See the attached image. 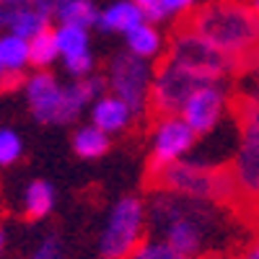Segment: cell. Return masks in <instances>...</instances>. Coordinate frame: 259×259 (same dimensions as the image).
<instances>
[{
    "label": "cell",
    "instance_id": "1",
    "mask_svg": "<svg viewBox=\"0 0 259 259\" xmlns=\"http://www.w3.org/2000/svg\"><path fill=\"white\" fill-rule=\"evenodd\" d=\"M187 29L231 55L239 68L259 65V13L241 0H210L189 16Z\"/></svg>",
    "mask_w": 259,
    "mask_h": 259
},
{
    "label": "cell",
    "instance_id": "2",
    "mask_svg": "<svg viewBox=\"0 0 259 259\" xmlns=\"http://www.w3.org/2000/svg\"><path fill=\"white\" fill-rule=\"evenodd\" d=\"M153 226L161 231V239L184 256H197L205 249V241L218 231L221 218L212 210V202L179 197L171 192H161L150 205H145Z\"/></svg>",
    "mask_w": 259,
    "mask_h": 259
},
{
    "label": "cell",
    "instance_id": "3",
    "mask_svg": "<svg viewBox=\"0 0 259 259\" xmlns=\"http://www.w3.org/2000/svg\"><path fill=\"white\" fill-rule=\"evenodd\" d=\"M148 179L161 192H171V194H179V197L202 200L212 205L239 207V192H236V184L228 168L182 158L177 163H168L153 171V174H148Z\"/></svg>",
    "mask_w": 259,
    "mask_h": 259
},
{
    "label": "cell",
    "instance_id": "4",
    "mask_svg": "<svg viewBox=\"0 0 259 259\" xmlns=\"http://www.w3.org/2000/svg\"><path fill=\"white\" fill-rule=\"evenodd\" d=\"M239 112L241 140L231 166V177L239 192V210H259V101L241 99L236 104Z\"/></svg>",
    "mask_w": 259,
    "mask_h": 259
},
{
    "label": "cell",
    "instance_id": "5",
    "mask_svg": "<svg viewBox=\"0 0 259 259\" xmlns=\"http://www.w3.org/2000/svg\"><path fill=\"white\" fill-rule=\"evenodd\" d=\"M148 221L145 202L135 194H124L109 210L106 226L99 236V251L106 259H124L140 241Z\"/></svg>",
    "mask_w": 259,
    "mask_h": 259
},
{
    "label": "cell",
    "instance_id": "6",
    "mask_svg": "<svg viewBox=\"0 0 259 259\" xmlns=\"http://www.w3.org/2000/svg\"><path fill=\"white\" fill-rule=\"evenodd\" d=\"M166 60H174V62L184 65L187 70L200 73L210 80H221L239 68V62L231 55H226L218 47H212L207 39H202L200 34H194L189 29H182L174 39H171Z\"/></svg>",
    "mask_w": 259,
    "mask_h": 259
},
{
    "label": "cell",
    "instance_id": "7",
    "mask_svg": "<svg viewBox=\"0 0 259 259\" xmlns=\"http://www.w3.org/2000/svg\"><path fill=\"white\" fill-rule=\"evenodd\" d=\"M150 83H153L150 60L135 57L133 52H122L109 62L106 85L117 99H122L130 106V112L135 117L143 114L150 104Z\"/></svg>",
    "mask_w": 259,
    "mask_h": 259
},
{
    "label": "cell",
    "instance_id": "8",
    "mask_svg": "<svg viewBox=\"0 0 259 259\" xmlns=\"http://www.w3.org/2000/svg\"><path fill=\"white\" fill-rule=\"evenodd\" d=\"M207 83H218L210 80L200 73L187 70L184 65L166 60L161 68L153 73V83H150V106L163 117V114H179V109L184 106V101Z\"/></svg>",
    "mask_w": 259,
    "mask_h": 259
},
{
    "label": "cell",
    "instance_id": "9",
    "mask_svg": "<svg viewBox=\"0 0 259 259\" xmlns=\"http://www.w3.org/2000/svg\"><path fill=\"white\" fill-rule=\"evenodd\" d=\"M194 140H197V135L192 133V127L179 117V114H163L153 130V140H150V168L148 174H153V171L168 166V163H177L182 161Z\"/></svg>",
    "mask_w": 259,
    "mask_h": 259
},
{
    "label": "cell",
    "instance_id": "10",
    "mask_svg": "<svg viewBox=\"0 0 259 259\" xmlns=\"http://www.w3.org/2000/svg\"><path fill=\"white\" fill-rule=\"evenodd\" d=\"M223 112H226V91L221 89V80H218V83L200 85L184 101V106L179 109V117L192 127L194 135H207L218 127Z\"/></svg>",
    "mask_w": 259,
    "mask_h": 259
},
{
    "label": "cell",
    "instance_id": "11",
    "mask_svg": "<svg viewBox=\"0 0 259 259\" xmlns=\"http://www.w3.org/2000/svg\"><path fill=\"white\" fill-rule=\"evenodd\" d=\"M26 101L31 114L41 124H57L60 117V101H62V85L55 80V75L39 70L26 80Z\"/></svg>",
    "mask_w": 259,
    "mask_h": 259
},
{
    "label": "cell",
    "instance_id": "12",
    "mask_svg": "<svg viewBox=\"0 0 259 259\" xmlns=\"http://www.w3.org/2000/svg\"><path fill=\"white\" fill-rule=\"evenodd\" d=\"M133 112H130V106L117 99L114 94H104L94 101L91 106V124H96L99 130H104L106 135H117L122 130L130 127L133 122Z\"/></svg>",
    "mask_w": 259,
    "mask_h": 259
},
{
    "label": "cell",
    "instance_id": "13",
    "mask_svg": "<svg viewBox=\"0 0 259 259\" xmlns=\"http://www.w3.org/2000/svg\"><path fill=\"white\" fill-rule=\"evenodd\" d=\"M145 16L143 8L135 0H117V3L106 6L104 11H99V21L96 26L104 31H114V34H127L130 29H135L138 24H143Z\"/></svg>",
    "mask_w": 259,
    "mask_h": 259
},
{
    "label": "cell",
    "instance_id": "14",
    "mask_svg": "<svg viewBox=\"0 0 259 259\" xmlns=\"http://www.w3.org/2000/svg\"><path fill=\"white\" fill-rule=\"evenodd\" d=\"M0 65H3V80H13L26 70L29 65V41L16 34H3L0 36Z\"/></svg>",
    "mask_w": 259,
    "mask_h": 259
},
{
    "label": "cell",
    "instance_id": "15",
    "mask_svg": "<svg viewBox=\"0 0 259 259\" xmlns=\"http://www.w3.org/2000/svg\"><path fill=\"white\" fill-rule=\"evenodd\" d=\"M124 39H127V52H133L135 57H143V60H153L163 50L161 31L153 24H148V21L138 24L135 29H130L124 34Z\"/></svg>",
    "mask_w": 259,
    "mask_h": 259
},
{
    "label": "cell",
    "instance_id": "16",
    "mask_svg": "<svg viewBox=\"0 0 259 259\" xmlns=\"http://www.w3.org/2000/svg\"><path fill=\"white\" fill-rule=\"evenodd\" d=\"M55 207V189L50 182L45 179H34L26 192H24V212H26V218L31 221H41V218H47V215L52 212Z\"/></svg>",
    "mask_w": 259,
    "mask_h": 259
},
{
    "label": "cell",
    "instance_id": "17",
    "mask_svg": "<svg viewBox=\"0 0 259 259\" xmlns=\"http://www.w3.org/2000/svg\"><path fill=\"white\" fill-rule=\"evenodd\" d=\"M73 150L80 158H99L109 150V135L104 130H99L96 124L78 127L73 138Z\"/></svg>",
    "mask_w": 259,
    "mask_h": 259
},
{
    "label": "cell",
    "instance_id": "18",
    "mask_svg": "<svg viewBox=\"0 0 259 259\" xmlns=\"http://www.w3.org/2000/svg\"><path fill=\"white\" fill-rule=\"evenodd\" d=\"M55 41H57V50H60L62 60L83 55V52H91L89 50V29H85V26L60 24L55 29Z\"/></svg>",
    "mask_w": 259,
    "mask_h": 259
},
{
    "label": "cell",
    "instance_id": "19",
    "mask_svg": "<svg viewBox=\"0 0 259 259\" xmlns=\"http://www.w3.org/2000/svg\"><path fill=\"white\" fill-rule=\"evenodd\" d=\"M60 24H75V26H94L99 21V8L94 6V0H65L60 11L55 13Z\"/></svg>",
    "mask_w": 259,
    "mask_h": 259
},
{
    "label": "cell",
    "instance_id": "20",
    "mask_svg": "<svg viewBox=\"0 0 259 259\" xmlns=\"http://www.w3.org/2000/svg\"><path fill=\"white\" fill-rule=\"evenodd\" d=\"M60 57V50H57V41H55V31L47 29L36 34L34 39H29V65H34V68H47V65H52L55 60Z\"/></svg>",
    "mask_w": 259,
    "mask_h": 259
},
{
    "label": "cell",
    "instance_id": "21",
    "mask_svg": "<svg viewBox=\"0 0 259 259\" xmlns=\"http://www.w3.org/2000/svg\"><path fill=\"white\" fill-rule=\"evenodd\" d=\"M50 29V18L45 16V13H39L34 6L31 8H26L24 13H21L13 24H11V34H16V36H21V39H34L36 34H41V31H47Z\"/></svg>",
    "mask_w": 259,
    "mask_h": 259
},
{
    "label": "cell",
    "instance_id": "22",
    "mask_svg": "<svg viewBox=\"0 0 259 259\" xmlns=\"http://www.w3.org/2000/svg\"><path fill=\"white\" fill-rule=\"evenodd\" d=\"M124 259H189V256L174 251L163 239H143Z\"/></svg>",
    "mask_w": 259,
    "mask_h": 259
},
{
    "label": "cell",
    "instance_id": "23",
    "mask_svg": "<svg viewBox=\"0 0 259 259\" xmlns=\"http://www.w3.org/2000/svg\"><path fill=\"white\" fill-rule=\"evenodd\" d=\"M21 153H24V143H21V138L13 133V130L3 127L0 130V166H11L21 158Z\"/></svg>",
    "mask_w": 259,
    "mask_h": 259
},
{
    "label": "cell",
    "instance_id": "24",
    "mask_svg": "<svg viewBox=\"0 0 259 259\" xmlns=\"http://www.w3.org/2000/svg\"><path fill=\"white\" fill-rule=\"evenodd\" d=\"M29 259H65V244L60 241V236L50 233L36 244V249L29 254Z\"/></svg>",
    "mask_w": 259,
    "mask_h": 259
},
{
    "label": "cell",
    "instance_id": "25",
    "mask_svg": "<svg viewBox=\"0 0 259 259\" xmlns=\"http://www.w3.org/2000/svg\"><path fill=\"white\" fill-rule=\"evenodd\" d=\"M26 8H31V0H0V29H11Z\"/></svg>",
    "mask_w": 259,
    "mask_h": 259
},
{
    "label": "cell",
    "instance_id": "26",
    "mask_svg": "<svg viewBox=\"0 0 259 259\" xmlns=\"http://www.w3.org/2000/svg\"><path fill=\"white\" fill-rule=\"evenodd\" d=\"M65 70H68L75 80L89 78V75L94 73V55H91V52H83V55L68 57V60H65Z\"/></svg>",
    "mask_w": 259,
    "mask_h": 259
},
{
    "label": "cell",
    "instance_id": "27",
    "mask_svg": "<svg viewBox=\"0 0 259 259\" xmlns=\"http://www.w3.org/2000/svg\"><path fill=\"white\" fill-rule=\"evenodd\" d=\"M158 3L163 6V11H166V18H171V16H182V13H189V11L194 8V3H197V0H158Z\"/></svg>",
    "mask_w": 259,
    "mask_h": 259
},
{
    "label": "cell",
    "instance_id": "28",
    "mask_svg": "<svg viewBox=\"0 0 259 259\" xmlns=\"http://www.w3.org/2000/svg\"><path fill=\"white\" fill-rule=\"evenodd\" d=\"M62 3H65V0H31V6H34L39 13H45L47 18H55V13L60 11Z\"/></svg>",
    "mask_w": 259,
    "mask_h": 259
},
{
    "label": "cell",
    "instance_id": "29",
    "mask_svg": "<svg viewBox=\"0 0 259 259\" xmlns=\"http://www.w3.org/2000/svg\"><path fill=\"white\" fill-rule=\"evenodd\" d=\"M239 259H259V239H256L254 244H249V249H246Z\"/></svg>",
    "mask_w": 259,
    "mask_h": 259
},
{
    "label": "cell",
    "instance_id": "30",
    "mask_svg": "<svg viewBox=\"0 0 259 259\" xmlns=\"http://www.w3.org/2000/svg\"><path fill=\"white\" fill-rule=\"evenodd\" d=\"M135 3H138L140 8H148V6H153V3H158V0H135Z\"/></svg>",
    "mask_w": 259,
    "mask_h": 259
},
{
    "label": "cell",
    "instance_id": "31",
    "mask_svg": "<svg viewBox=\"0 0 259 259\" xmlns=\"http://www.w3.org/2000/svg\"><path fill=\"white\" fill-rule=\"evenodd\" d=\"M3 246H6V231L0 228V254H3Z\"/></svg>",
    "mask_w": 259,
    "mask_h": 259
},
{
    "label": "cell",
    "instance_id": "32",
    "mask_svg": "<svg viewBox=\"0 0 259 259\" xmlns=\"http://www.w3.org/2000/svg\"><path fill=\"white\" fill-rule=\"evenodd\" d=\"M251 8H254V11L259 13V0H251Z\"/></svg>",
    "mask_w": 259,
    "mask_h": 259
},
{
    "label": "cell",
    "instance_id": "33",
    "mask_svg": "<svg viewBox=\"0 0 259 259\" xmlns=\"http://www.w3.org/2000/svg\"><path fill=\"white\" fill-rule=\"evenodd\" d=\"M3 75H6V70H3V65H0V80H3Z\"/></svg>",
    "mask_w": 259,
    "mask_h": 259
},
{
    "label": "cell",
    "instance_id": "34",
    "mask_svg": "<svg viewBox=\"0 0 259 259\" xmlns=\"http://www.w3.org/2000/svg\"><path fill=\"white\" fill-rule=\"evenodd\" d=\"M207 259H226V256H207Z\"/></svg>",
    "mask_w": 259,
    "mask_h": 259
},
{
    "label": "cell",
    "instance_id": "35",
    "mask_svg": "<svg viewBox=\"0 0 259 259\" xmlns=\"http://www.w3.org/2000/svg\"><path fill=\"white\" fill-rule=\"evenodd\" d=\"M101 259H106V256H101Z\"/></svg>",
    "mask_w": 259,
    "mask_h": 259
}]
</instances>
